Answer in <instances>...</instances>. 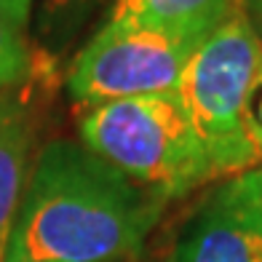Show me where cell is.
Returning a JSON list of instances; mask_svg holds the SVG:
<instances>
[{"mask_svg":"<svg viewBox=\"0 0 262 262\" xmlns=\"http://www.w3.org/2000/svg\"><path fill=\"white\" fill-rule=\"evenodd\" d=\"M35 121L27 94L8 89L0 94V262L6 259L11 228L30 180V150Z\"/></svg>","mask_w":262,"mask_h":262,"instance_id":"8992f818","label":"cell"},{"mask_svg":"<svg viewBox=\"0 0 262 262\" xmlns=\"http://www.w3.org/2000/svg\"><path fill=\"white\" fill-rule=\"evenodd\" d=\"M195 49L198 46L161 30L104 21V27L78 51L67 89L80 107L177 91Z\"/></svg>","mask_w":262,"mask_h":262,"instance_id":"277c9868","label":"cell"},{"mask_svg":"<svg viewBox=\"0 0 262 262\" xmlns=\"http://www.w3.org/2000/svg\"><path fill=\"white\" fill-rule=\"evenodd\" d=\"M174 262H262V222L222 182L187 225Z\"/></svg>","mask_w":262,"mask_h":262,"instance_id":"5b68a950","label":"cell"},{"mask_svg":"<svg viewBox=\"0 0 262 262\" xmlns=\"http://www.w3.org/2000/svg\"><path fill=\"white\" fill-rule=\"evenodd\" d=\"M166 262H174V259H166Z\"/></svg>","mask_w":262,"mask_h":262,"instance_id":"5bb4252c","label":"cell"},{"mask_svg":"<svg viewBox=\"0 0 262 262\" xmlns=\"http://www.w3.org/2000/svg\"><path fill=\"white\" fill-rule=\"evenodd\" d=\"M225 185H228L230 193L262 222V166H257V169H249V171H244V174L230 177Z\"/></svg>","mask_w":262,"mask_h":262,"instance_id":"30bf717a","label":"cell"},{"mask_svg":"<svg viewBox=\"0 0 262 262\" xmlns=\"http://www.w3.org/2000/svg\"><path fill=\"white\" fill-rule=\"evenodd\" d=\"M32 70V54L25 35L0 19V94L16 89L27 80Z\"/></svg>","mask_w":262,"mask_h":262,"instance_id":"ba28073f","label":"cell"},{"mask_svg":"<svg viewBox=\"0 0 262 262\" xmlns=\"http://www.w3.org/2000/svg\"><path fill=\"white\" fill-rule=\"evenodd\" d=\"M244 123H246L249 142H252V147L262 163V56H259V64L252 78V89H249V97H246Z\"/></svg>","mask_w":262,"mask_h":262,"instance_id":"9c48e42d","label":"cell"},{"mask_svg":"<svg viewBox=\"0 0 262 262\" xmlns=\"http://www.w3.org/2000/svg\"><path fill=\"white\" fill-rule=\"evenodd\" d=\"M238 11L241 0H115L107 21L161 30L201 46Z\"/></svg>","mask_w":262,"mask_h":262,"instance_id":"52a82bcc","label":"cell"},{"mask_svg":"<svg viewBox=\"0 0 262 262\" xmlns=\"http://www.w3.org/2000/svg\"><path fill=\"white\" fill-rule=\"evenodd\" d=\"M163 206L83 142L54 139L30 171L3 262L131 259Z\"/></svg>","mask_w":262,"mask_h":262,"instance_id":"6da1fadb","label":"cell"},{"mask_svg":"<svg viewBox=\"0 0 262 262\" xmlns=\"http://www.w3.org/2000/svg\"><path fill=\"white\" fill-rule=\"evenodd\" d=\"M259 56L262 40L241 8L190 54L177 83V94L209 156L214 180L262 166L244 123Z\"/></svg>","mask_w":262,"mask_h":262,"instance_id":"3957f363","label":"cell"},{"mask_svg":"<svg viewBox=\"0 0 262 262\" xmlns=\"http://www.w3.org/2000/svg\"><path fill=\"white\" fill-rule=\"evenodd\" d=\"M46 3V11L49 14H56V16H78L83 14L94 0H43Z\"/></svg>","mask_w":262,"mask_h":262,"instance_id":"7c38bea8","label":"cell"},{"mask_svg":"<svg viewBox=\"0 0 262 262\" xmlns=\"http://www.w3.org/2000/svg\"><path fill=\"white\" fill-rule=\"evenodd\" d=\"M241 8H244L246 19L252 21L254 32L259 35V40H262V0H241Z\"/></svg>","mask_w":262,"mask_h":262,"instance_id":"4fadbf2b","label":"cell"},{"mask_svg":"<svg viewBox=\"0 0 262 262\" xmlns=\"http://www.w3.org/2000/svg\"><path fill=\"white\" fill-rule=\"evenodd\" d=\"M30 11H32V0H0V19L8 21L19 32H25L30 21Z\"/></svg>","mask_w":262,"mask_h":262,"instance_id":"8fae6325","label":"cell"},{"mask_svg":"<svg viewBox=\"0 0 262 262\" xmlns=\"http://www.w3.org/2000/svg\"><path fill=\"white\" fill-rule=\"evenodd\" d=\"M80 142L161 198H182L214 180L211 163L177 91L83 107Z\"/></svg>","mask_w":262,"mask_h":262,"instance_id":"7a4b0ae2","label":"cell"}]
</instances>
